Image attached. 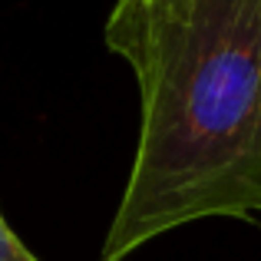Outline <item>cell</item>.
I'll use <instances>...</instances> for the list:
<instances>
[{"label": "cell", "mask_w": 261, "mask_h": 261, "mask_svg": "<svg viewBox=\"0 0 261 261\" xmlns=\"http://www.w3.org/2000/svg\"><path fill=\"white\" fill-rule=\"evenodd\" d=\"M106 43L136 70L142 122L99 261L198 218L261 212V0L113 7Z\"/></svg>", "instance_id": "6da1fadb"}, {"label": "cell", "mask_w": 261, "mask_h": 261, "mask_svg": "<svg viewBox=\"0 0 261 261\" xmlns=\"http://www.w3.org/2000/svg\"><path fill=\"white\" fill-rule=\"evenodd\" d=\"M0 261H40V258L17 238V231H13L10 225L4 222V215H0Z\"/></svg>", "instance_id": "7a4b0ae2"}, {"label": "cell", "mask_w": 261, "mask_h": 261, "mask_svg": "<svg viewBox=\"0 0 261 261\" xmlns=\"http://www.w3.org/2000/svg\"><path fill=\"white\" fill-rule=\"evenodd\" d=\"M166 0H116V10H142V7H155Z\"/></svg>", "instance_id": "3957f363"}]
</instances>
